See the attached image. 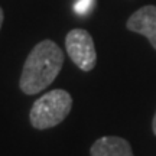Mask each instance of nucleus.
Returning a JSON list of instances; mask_svg holds the SVG:
<instances>
[{
    "instance_id": "obj_6",
    "label": "nucleus",
    "mask_w": 156,
    "mask_h": 156,
    "mask_svg": "<svg viewBox=\"0 0 156 156\" xmlns=\"http://www.w3.org/2000/svg\"><path fill=\"white\" fill-rule=\"evenodd\" d=\"M94 3L95 0H77V3L74 5V10L78 15H87L94 7Z\"/></svg>"
},
{
    "instance_id": "obj_7",
    "label": "nucleus",
    "mask_w": 156,
    "mask_h": 156,
    "mask_svg": "<svg viewBox=\"0 0 156 156\" xmlns=\"http://www.w3.org/2000/svg\"><path fill=\"white\" fill-rule=\"evenodd\" d=\"M152 129H153V133L156 136V113H155V116H153V120H152Z\"/></svg>"
},
{
    "instance_id": "obj_2",
    "label": "nucleus",
    "mask_w": 156,
    "mask_h": 156,
    "mask_svg": "<svg viewBox=\"0 0 156 156\" xmlns=\"http://www.w3.org/2000/svg\"><path fill=\"white\" fill-rule=\"evenodd\" d=\"M73 97L65 90H51L34 103L29 119L30 124L38 130L55 127L62 123L71 112Z\"/></svg>"
},
{
    "instance_id": "obj_5",
    "label": "nucleus",
    "mask_w": 156,
    "mask_h": 156,
    "mask_svg": "<svg viewBox=\"0 0 156 156\" xmlns=\"http://www.w3.org/2000/svg\"><path fill=\"white\" fill-rule=\"evenodd\" d=\"M90 153L91 156H134L130 143L119 136H104L97 139Z\"/></svg>"
},
{
    "instance_id": "obj_1",
    "label": "nucleus",
    "mask_w": 156,
    "mask_h": 156,
    "mask_svg": "<svg viewBox=\"0 0 156 156\" xmlns=\"http://www.w3.org/2000/svg\"><path fill=\"white\" fill-rule=\"evenodd\" d=\"M65 55L58 45L44 39L34 46L23 64L19 87L25 94L34 95L41 93L55 81L61 73Z\"/></svg>"
},
{
    "instance_id": "obj_4",
    "label": "nucleus",
    "mask_w": 156,
    "mask_h": 156,
    "mask_svg": "<svg viewBox=\"0 0 156 156\" xmlns=\"http://www.w3.org/2000/svg\"><path fill=\"white\" fill-rule=\"evenodd\" d=\"M129 30L143 35L156 49V6L147 5L136 10L127 19L126 23Z\"/></svg>"
},
{
    "instance_id": "obj_8",
    "label": "nucleus",
    "mask_w": 156,
    "mask_h": 156,
    "mask_svg": "<svg viewBox=\"0 0 156 156\" xmlns=\"http://www.w3.org/2000/svg\"><path fill=\"white\" fill-rule=\"evenodd\" d=\"M3 19H5V15H3V9L0 7V29H2V25H3Z\"/></svg>"
},
{
    "instance_id": "obj_3",
    "label": "nucleus",
    "mask_w": 156,
    "mask_h": 156,
    "mask_svg": "<svg viewBox=\"0 0 156 156\" xmlns=\"http://www.w3.org/2000/svg\"><path fill=\"white\" fill-rule=\"evenodd\" d=\"M65 49L71 61L81 71L88 73L95 67L97 52H95L94 41L85 29H73L67 34L65 38Z\"/></svg>"
}]
</instances>
